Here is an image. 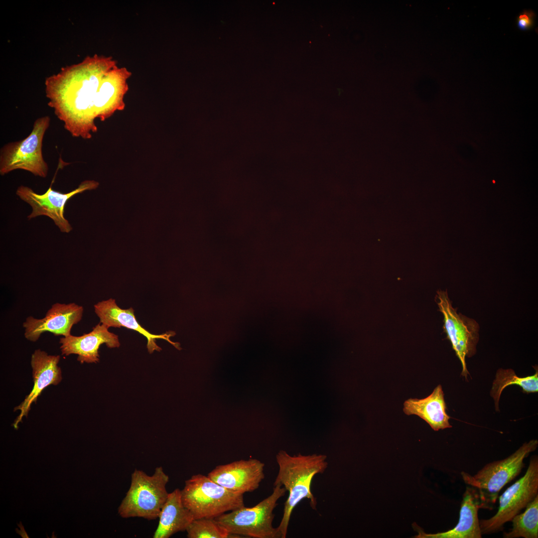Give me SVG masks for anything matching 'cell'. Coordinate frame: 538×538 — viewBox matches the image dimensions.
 <instances>
[{"label": "cell", "mask_w": 538, "mask_h": 538, "mask_svg": "<svg viewBox=\"0 0 538 538\" xmlns=\"http://www.w3.org/2000/svg\"><path fill=\"white\" fill-rule=\"evenodd\" d=\"M116 66L112 57L95 55L46 79L48 105L72 136L90 139L97 131L96 96L104 76Z\"/></svg>", "instance_id": "cell-1"}, {"label": "cell", "mask_w": 538, "mask_h": 538, "mask_svg": "<svg viewBox=\"0 0 538 538\" xmlns=\"http://www.w3.org/2000/svg\"><path fill=\"white\" fill-rule=\"evenodd\" d=\"M326 460L327 456L323 454L292 456L283 450L276 454L278 471L273 485H281L288 493L277 527L280 538H286L292 511L302 500L309 499L311 507L316 510L317 501L311 491L312 481L316 475L323 473L327 468Z\"/></svg>", "instance_id": "cell-2"}, {"label": "cell", "mask_w": 538, "mask_h": 538, "mask_svg": "<svg viewBox=\"0 0 538 538\" xmlns=\"http://www.w3.org/2000/svg\"><path fill=\"white\" fill-rule=\"evenodd\" d=\"M168 476L162 467H157L152 475L135 469L131 475L130 487L118 509L123 518L157 519L168 493Z\"/></svg>", "instance_id": "cell-3"}, {"label": "cell", "mask_w": 538, "mask_h": 538, "mask_svg": "<svg viewBox=\"0 0 538 538\" xmlns=\"http://www.w3.org/2000/svg\"><path fill=\"white\" fill-rule=\"evenodd\" d=\"M538 445V440H531L507 457L486 464L473 476L461 473L465 483L478 492L481 508L493 509L500 491L521 473L525 467V459Z\"/></svg>", "instance_id": "cell-4"}, {"label": "cell", "mask_w": 538, "mask_h": 538, "mask_svg": "<svg viewBox=\"0 0 538 538\" xmlns=\"http://www.w3.org/2000/svg\"><path fill=\"white\" fill-rule=\"evenodd\" d=\"M181 497L194 519L215 518L245 506L243 494L233 493L200 474L185 481Z\"/></svg>", "instance_id": "cell-5"}, {"label": "cell", "mask_w": 538, "mask_h": 538, "mask_svg": "<svg viewBox=\"0 0 538 538\" xmlns=\"http://www.w3.org/2000/svg\"><path fill=\"white\" fill-rule=\"evenodd\" d=\"M286 491L280 484L274 486L272 493L256 506H245L224 513L215 520L230 535L253 538H280L277 528L272 526L273 513L278 500Z\"/></svg>", "instance_id": "cell-6"}, {"label": "cell", "mask_w": 538, "mask_h": 538, "mask_svg": "<svg viewBox=\"0 0 538 538\" xmlns=\"http://www.w3.org/2000/svg\"><path fill=\"white\" fill-rule=\"evenodd\" d=\"M50 123V118L48 116L38 118L34 121L32 131L26 137L8 142L1 147V175L16 169H22L36 176H47L49 168L43 157L42 143Z\"/></svg>", "instance_id": "cell-7"}, {"label": "cell", "mask_w": 538, "mask_h": 538, "mask_svg": "<svg viewBox=\"0 0 538 538\" xmlns=\"http://www.w3.org/2000/svg\"><path fill=\"white\" fill-rule=\"evenodd\" d=\"M538 495V458L530 459L525 474L499 497L497 512L491 518L479 520L482 535L503 529L506 523L525 508Z\"/></svg>", "instance_id": "cell-8"}, {"label": "cell", "mask_w": 538, "mask_h": 538, "mask_svg": "<svg viewBox=\"0 0 538 538\" xmlns=\"http://www.w3.org/2000/svg\"><path fill=\"white\" fill-rule=\"evenodd\" d=\"M436 300L443 316L444 331L461 362V375L467 380L469 374L465 359L466 357L473 356L476 352L479 324L474 319L457 312L452 306L447 291H437Z\"/></svg>", "instance_id": "cell-9"}, {"label": "cell", "mask_w": 538, "mask_h": 538, "mask_svg": "<svg viewBox=\"0 0 538 538\" xmlns=\"http://www.w3.org/2000/svg\"><path fill=\"white\" fill-rule=\"evenodd\" d=\"M99 185V182L96 181L86 180L68 193L56 191L50 186L46 192L42 194L35 193L27 186L21 185L17 188L16 194L32 208L31 213L27 216L28 219L39 216H47L53 221L61 232L68 233L72 230V227L64 216V209L67 201L77 194L96 189Z\"/></svg>", "instance_id": "cell-10"}, {"label": "cell", "mask_w": 538, "mask_h": 538, "mask_svg": "<svg viewBox=\"0 0 538 538\" xmlns=\"http://www.w3.org/2000/svg\"><path fill=\"white\" fill-rule=\"evenodd\" d=\"M83 307L72 302L53 304L44 317L37 319L29 316L23 323L25 338L36 342L41 335L49 332L56 336L66 337L71 335L72 327L82 319Z\"/></svg>", "instance_id": "cell-11"}, {"label": "cell", "mask_w": 538, "mask_h": 538, "mask_svg": "<svg viewBox=\"0 0 538 538\" xmlns=\"http://www.w3.org/2000/svg\"><path fill=\"white\" fill-rule=\"evenodd\" d=\"M265 464L256 459L217 466L208 477L227 490L244 495L257 490L265 478Z\"/></svg>", "instance_id": "cell-12"}, {"label": "cell", "mask_w": 538, "mask_h": 538, "mask_svg": "<svg viewBox=\"0 0 538 538\" xmlns=\"http://www.w3.org/2000/svg\"><path fill=\"white\" fill-rule=\"evenodd\" d=\"M60 359L59 355H48L40 349L35 350L32 354L30 364L32 369L33 387L23 402L13 409L14 411H20L12 424L15 429L18 428V424L22 422L23 417L27 416L31 404L36 403L42 391L51 385H58L62 381V371L58 366Z\"/></svg>", "instance_id": "cell-13"}, {"label": "cell", "mask_w": 538, "mask_h": 538, "mask_svg": "<svg viewBox=\"0 0 538 538\" xmlns=\"http://www.w3.org/2000/svg\"><path fill=\"white\" fill-rule=\"evenodd\" d=\"M94 307L95 312L100 319V323L108 328L125 327L136 331L145 336L147 340L146 347L149 353L154 351L159 352L161 350V348L156 344V339L166 340L178 350L182 349L179 342H174L170 339L171 337L176 334L175 332L170 331L160 335L150 333L136 320L132 307L127 309H122L113 298L99 302Z\"/></svg>", "instance_id": "cell-14"}, {"label": "cell", "mask_w": 538, "mask_h": 538, "mask_svg": "<svg viewBox=\"0 0 538 538\" xmlns=\"http://www.w3.org/2000/svg\"><path fill=\"white\" fill-rule=\"evenodd\" d=\"M108 329L105 325L99 323L88 333L78 336L71 334L61 337L59 343L62 355H77V360L81 364L98 363L99 349L101 345L105 344L110 348H118L120 346L118 336Z\"/></svg>", "instance_id": "cell-15"}, {"label": "cell", "mask_w": 538, "mask_h": 538, "mask_svg": "<svg viewBox=\"0 0 538 538\" xmlns=\"http://www.w3.org/2000/svg\"><path fill=\"white\" fill-rule=\"evenodd\" d=\"M132 73L117 66L109 71L100 84L94 101L96 118L104 121L117 111L124 109V96L128 91V80Z\"/></svg>", "instance_id": "cell-16"}, {"label": "cell", "mask_w": 538, "mask_h": 538, "mask_svg": "<svg viewBox=\"0 0 538 538\" xmlns=\"http://www.w3.org/2000/svg\"><path fill=\"white\" fill-rule=\"evenodd\" d=\"M481 503L477 490L467 487L460 505L459 521L456 526L447 532L426 534L418 531L416 538H481L478 512Z\"/></svg>", "instance_id": "cell-17"}, {"label": "cell", "mask_w": 538, "mask_h": 538, "mask_svg": "<svg viewBox=\"0 0 538 538\" xmlns=\"http://www.w3.org/2000/svg\"><path fill=\"white\" fill-rule=\"evenodd\" d=\"M442 387L438 385L432 393L421 399H409L404 403L403 411L407 415H417L425 420L434 431L452 427Z\"/></svg>", "instance_id": "cell-18"}, {"label": "cell", "mask_w": 538, "mask_h": 538, "mask_svg": "<svg viewBox=\"0 0 538 538\" xmlns=\"http://www.w3.org/2000/svg\"><path fill=\"white\" fill-rule=\"evenodd\" d=\"M158 518L153 538H168L175 533L186 531L194 518L182 502L181 490L176 488L168 493Z\"/></svg>", "instance_id": "cell-19"}, {"label": "cell", "mask_w": 538, "mask_h": 538, "mask_svg": "<svg viewBox=\"0 0 538 538\" xmlns=\"http://www.w3.org/2000/svg\"><path fill=\"white\" fill-rule=\"evenodd\" d=\"M516 385L521 387L524 393H532L538 391V368L534 375L526 377H518L511 369H499L496 372L490 395L493 398L496 411H499V403L503 391L508 386Z\"/></svg>", "instance_id": "cell-20"}, {"label": "cell", "mask_w": 538, "mask_h": 538, "mask_svg": "<svg viewBox=\"0 0 538 538\" xmlns=\"http://www.w3.org/2000/svg\"><path fill=\"white\" fill-rule=\"evenodd\" d=\"M525 508L512 519V528L504 533V538H538V495Z\"/></svg>", "instance_id": "cell-21"}, {"label": "cell", "mask_w": 538, "mask_h": 538, "mask_svg": "<svg viewBox=\"0 0 538 538\" xmlns=\"http://www.w3.org/2000/svg\"><path fill=\"white\" fill-rule=\"evenodd\" d=\"M186 532L188 538H228L229 535L214 518L194 519Z\"/></svg>", "instance_id": "cell-22"}, {"label": "cell", "mask_w": 538, "mask_h": 538, "mask_svg": "<svg viewBox=\"0 0 538 538\" xmlns=\"http://www.w3.org/2000/svg\"><path fill=\"white\" fill-rule=\"evenodd\" d=\"M536 14L532 10H524L517 18V26L522 30L531 29L535 23Z\"/></svg>", "instance_id": "cell-23"}]
</instances>
